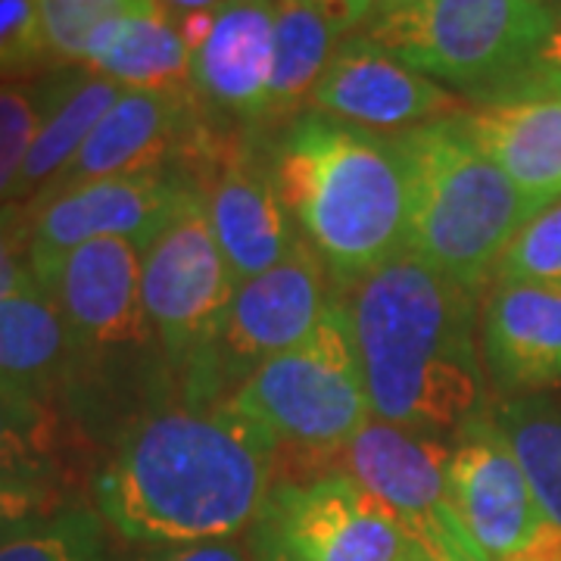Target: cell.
<instances>
[{"instance_id": "16", "label": "cell", "mask_w": 561, "mask_h": 561, "mask_svg": "<svg viewBox=\"0 0 561 561\" xmlns=\"http://www.w3.org/2000/svg\"><path fill=\"white\" fill-rule=\"evenodd\" d=\"M453 440L371 419L334 453V471L368 490L412 540L440 518Z\"/></svg>"}, {"instance_id": "30", "label": "cell", "mask_w": 561, "mask_h": 561, "mask_svg": "<svg viewBox=\"0 0 561 561\" xmlns=\"http://www.w3.org/2000/svg\"><path fill=\"white\" fill-rule=\"evenodd\" d=\"M32 228L35 213L28 203L0 206V300L28 290H44L32 260Z\"/></svg>"}, {"instance_id": "3", "label": "cell", "mask_w": 561, "mask_h": 561, "mask_svg": "<svg viewBox=\"0 0 561 561\" xmlns=\"http://www.w3.org/2000/svg\"><path fill=\"white\" fill-rule=\"evenodd\" d=\"M38 280L76 350L60 412L101 456L131 421L181 397L140 294V247L125 238L88 241Z\"/></svg>"}, {"instance_id": "14", "label": "cell", "mask_w": 561, "mask_h": 561, "mask_svg": "<svg viewBox=\"0 0 561 561\" xmlns=\"http://www.w3.org/2000/svg\"><path fill=\"white\" fill-rule=\"evenodd\" d=\"M446 505L465 534L493 561L512 559L549 522L493 412L468 421L453 437Z\"/></svg>"}, {"instance_id": "10", "label": "cell", "mask_w": 561, "mask_h": 561, "mask_svg": "<svg viewBox=\"0 0 561 561\" xmlns=\"http://www.w3.org/2000/svg\"><path fill=\"white\" fill-rule=\"evenodd\" d=\"M294 561H402L412 537L343 471L275 483L253 527Z\"/></svg>"}, {"instance_id": "23", "label": "cell", "mask_w": 561, "mask_h": 561, "mask_svg": "<svg viewBox=\"0 0 561 561\" xmlns=\"http://www.w3.org/2000/svg\"><path fill=\"white\" fill-rule=\"evenodd\" d=\"M79 434L60 405L0 383V481L66 486V459Z\"/></svg>"}, {"instance_id": "21", "label": "cell", "mask_w": 561, "mask_h": 561, "mask_svg": "<svg viewBox=\"0 0 561 561\" xmlns=\"http://www.w3.org/2000/svg\"><path fill=\"white\" fill-rule=\"evenodd\" d=\"M84 66L122 88H191V47L160 3L106 25L91 41Z\"/></svg>"}, {"instance_id": "36", "label": "cell", "mask_w": 561, "mask_h": 561, "mask_svg": "<svg viewBox=\"0 0 561 561\" xmlns=\"http://www.w3.org/2000/svg\"><path fill=\"white\" fill-rule=\"evenodd\" d=\"M508 561H561V524L549 518L534 534V540L518 549Z\"/></svg>"}, {"instance_id": "11", "label": "cell", "mask_w": 561, "mask_h": 561, "mask_svg": "<svg viewBox=\"0 0 561 561\" xmlns=\"http://www.w3.org/2000/svg\"><path fill=\"white\" fill-rule=\"evenodd\" d=\"M201 194V175L187 165H165L138 175L101 179L69 187L57 197L28 203L35 213L32 260L35 272L81 243L101 238H125L144 250L162 231V225L187 201Z\"/></svg>"}, {"instance_id": "31", "label": "cell", "mask_w": 561, "mask_h": 561, "mask_svg": "<svg viewBox=\"0 0 561 561\" xmlns=\"http://www.w3.org/2000/svg\"><path fill=\"white\" fill-rule=\"evenodd\" d=\"M110 561H253V549H250V537L184 542L119 540L110 549Z\"/></svg>"}, {"instance_id": "12", "label": "cell", "mask_w": 561, "mask_h": 561, "mask_svg": "<svg viewBox=\"0 0 561 561\" xmlns=\"http://www.w3.org/2000/svg\"><path fill=\"white\" fill-rule=\"evenodd\" d=\"M201 194L213 238L234 284L256 278L302 241L280 201L262 135H231L203 169Z\"/></svg>"}, {"instance_id": "27", "label": "cell", "mask_w": 561, "mask_h": 561, "mask_svg": "<svg viewBox=\"0 0 561 561\" xmlns=\"http://www.w3.org/2000/svg\"><path fill=\"white\" fill-rule=\"evenodd\" d=\"M38 119V81H0V206L16 201V184Z\"/></svg>"}, {"instance_id": "35", "label": "cell", "mask_w": 561, "mask_h": 561, "mask_svg": "<svg viewBox=\"0 0 561 561\" xmlns=\"http://www.w3.org/2000/svg\"><path fill=\"white\" fill-rule=\"evenodd\" d=\"M300 3L316 7L328 20L337 22L346 35L362 28L368 22V16H371V7H375V0H300Z\"/></svg>"}, {"instance_id": "41", "label": "cell", "mask_w": 561, "mask_h": 561, "mask_svg": "<svg viewBox=\"0 0 561 561\" xmlns=\"http://www.w3.org/2000/svg\"><path fill=\"white\" fill-rule=\"evenodd\" d=\"M546 7H552V10H561V0H542Z\"/></svg>"}, {"instance_id": "33", "label": "cell", "mask_w": 561, "mask_h": 561, "mask_svg": "<svg viewBox=\"0 0 561 561\" xmlns=\"http://www.w3.org/2000/svg\"><path fill=\"white\" fill-rule=\"evenodd\" d=\"M546 94H561V10H556V20L549 35L537 47L530 66L524 69L518 84L508 91L505 101H518V98H546Z\"/></svg>"}, {"instance_id": "28", "label": "cell", "mask_w": 561, "mask_h": 561, "mask_svg": "<svg viewBox=\"0 0 561 561\" xmlns=\"http://www.w3.org/2000/svg\"><path fill=\"white\" fill-rule=\"evenodd\" d=\"M496 280H530V284L561 287V197L542 206L524 225L522 234L502 256Z\"/></svg>"}, {"instance_id": "20", "label": "cell", "mask_w": 561, "mask_h": 561, "mask_svg": "<svg viewBox=\"0 0 561 561\" xmlns=\"http://www.w3.org/2000/svg\"><path fill=\"white\" fill-rule=\"evenodd\" d=\"M72 365L69 328L44 290L0 300V383L60 405Z\"/></svg>"}, {"instance_id": "13", "label": "cell", "mask_w": 561, "mask_h": 561, "mask_svg": "<svg viewBox=\"0 0 561 561\" xmlns=\"http://www.w3.org/2000/svg\"><path fill=\"white\" fill-rule=\"evenodd\" d=\"M309 110L371 135L397 138L461 106L434 79L402 62L365 28L350 32L316 84Z\"/></svg>"}, {"instance_id": "15", "label": "cell", "mask_w": 561, "mask_h": 561, "mask_svg": "<svg viewBox=\"0 0 561 561\" xmlns=\"http://www.w3.org/2000/svg\"><path fill=\"white\" fill-rule=\"evenodd\" d=\"M278 0H225L191 50V91L221 135H256L275 62Z\"/></svg>"}, {"instance_id": "9", "label": "cell", "mask_w": 561, "mask_h": 561, "mask_svg": "<svg viewBox=\"0 0 561 561\" xmlns=\"http://www.w3.org/2000/svg\"><path fill=\"white\" fill-rule=\"evenodd\" d=\"M234 290L238 284L221 260L203 194H197L140 250L144 306L179 390L209 356Z\"/></svg>"}, {"instance_id": "7", "label": "cell", "mask_w": 561, "mask_h": 561, "mask_svg": "<svg viewBox=\"0 0 561 561\" xmlns=\"http://www.w3.org/2000/svg\"><path fill=\"white\" fill-rule=\"evenodd\" d=\"M231 402L294 453H334L371 419L346 306L324 312L297 346L260 365Z\"/></svg>"}, {"instance_id": "8", "label": "cell", "mask_w": 561, "mask_h": 561, "mask_svg": "<svg viewBox=\"0 0 561 561\" xmlns=\"http://www.w3.org/2000/svg\"><path fill=\"white\" fill-rule=\"evenodd\" d=\"M341 287L319 253L300 241L290 256L234 290L209 356L181 387V400H231L260 365L302 343L337 302Z\"/></svg>"}, {"instance_id": "32", "label": "cell", "mask_w": 561, "mask_h": 561, "mask_svg": "<svg viewBox=\"0 0 561 561\" xmlns=\"http://www.w3.org/2000/svg\"><path fill=\"white\" fill-rule=\"evenodd\" d=\"M72 500L60 483L0 481V542Z\"/></svg>"}, {"instance_id": "38", "label": "cell", "mask_w": 561, "mask_h": 561, "mask_svg": "<svg viewBox=\"0 0 561 561\" xmlns=\"http://www.w3.org/2000/svg\"><path fill=\"white\" fill-rule=\"evenodd\" d=\"M160 7H165L175 20L181 16H191V13H209V10H219L225 0H157Z\"/></svg>"}, {"instance_id": "24", "label": "cell", "mask_w": 561, "mask_h": 561, "mask_svg": "<svg viewBox=\"0 0 561 561\" xmlns=\"http://www.w3.org/2000/svg\"><path fill=\"white\" fill-rule=\"evenodd\" d=\"M493 421L522 461L542 512L561 524V405L540 393L508 397L490 405Z\"/></svg>"}, {"instance_id": "6", "label": "cell", "mask_w": 561, "mask_h": 561, "mask_svg": "<svg viewBox=\"0 0 561 561\" xmlns=\"http://www.w3.org/2000/svg\"><path fill=\"white\" fill-rule=\"evenodd\" d=\"M552 20L542 0H431L412 16L362 28L421 76L483 106L508 98Z\"/></svg>"}, {"instance_id": "37", "label": "cell", "mask_w": 561, "mask_h": 561, "mask_svg": "<svg viewBox=\"0 0 561 561\" xmlns=\"http://www.w3.org/2000/svg\"><path fill=\"white\" fill-rule=\"evenodd\" d=\"M431 0H375L371 7V16L365 25H381V22L402 20V16H412L419 13L421 7H427Z\"/></svg>"}, {"instance_id": "34", "label": "cell", "mask_w": 561, "mask_h": 561, "mask_svg": "<svg viewBox=\"0 0 561 561\" xmlns=\"http://www.w3.org/2000/svg\"><path fill=\"white\" fill-rule=\"evenodd\" d=\"M419 542L434 561H493L486 559L481 546L465 534V527L456 522V515L449 508L421 534Z\"/></svg>"}, {"instance_id": "2", "label": "cell", "mask_w": 561, "mask_h": 561, "mask_svg": "<svg viewBox=\"0 0 561 561\" xmlns=\"http://www.w3.org/2000/svg\"><path fill=\"white\" fill-rule=\"evenodd\" d=\"M341 300L375 419L453 440L490 412L481 297L405 250L343 287Z\"/></svg>"}, {"instance_id": "40", "label": "cell", "mask_w": 561, "mask_h": 561, "mask_svg": "<svg viewBox=\"0 0 561 561\" xmlns=\"http://www.w3.org/2000/svg\"><path fill=\"white\" fill-rule=\"evenodd\" d=\"M402 561H434V559L427 556V549H424L419 540H412V546H409V552H405V559Z\"/></svg>"}, {"instance_id": "17", "label": "cell", "mask_w": 561, "mask_h": 561, "mask_svg": "<svg viewBox=\"0 0 561 561\" xmlns=\"http://www.w3.org/2000/svg\"><path fill=\"white\" fill-rule=\"evenodd\" d=\"M481 359L496 400L561 387V287L496 280L481 306Z\"/></svg>"}, {"instance_id": "25", "label": "cell", "mask_w": 561, "mask_h": 561, "mask_svg": "<svg viewBox=\"0 0 561 561\" xmlns=\"http://www.w3.org/2000/svg\"><path fill=\"white\" fill-rule=\"evenodd\" d=\"M110 527L94 505L69 500L0 542V561H110Z\"/></svg>"}, {"instance_id": "22", "label": "cell", "mask_w": 561, "mask_h": 561, "mask_svg": "<svg viewBox=\"0 0 561 561\" xmlns=\"http://www.w3.org/2000/svg\"><path fill=\"white\" fill-rule=\"evenodd\" d=\"M346 38L341 25L300 0H278L275 10V62L265 103V122L256 135H272L309 110V98L331 57Z\"/></svg>"}, {"instance_id": "4", "label": "cell", "mask_w": 561, "mask_h": 561, "mask_svg": "<svg viewBox=\"0 0 561 561\" xmlns=\"http://www.w3.org/2000/svg\"><path fill=\"white\" fill-rule=\"evenodd\" d=\"M262 138L280 201L341 290L409 250L412 181L397 138L316 110Z\"/></svg>"}, {"instance_id": "1", "label": "cell", "mask_w": 561, "mask_h": 561, "mask_svg": "<svg viewBox=\"0 0 561 561\" xmlns=\"http://www.w3.org/2000/svg\"><path fill=\"white\" fill-rule=\"evenodd\" d=\"M278 440L231 400H172L98 456L91 505L128 542L238 540L260 522Z\"/></svg>"}, {"instance_id": "26", "label": "cell", "mask_w": 561, "mask_h": 561, "mask_svg": "<svg viewBox=\"0 0 561 561\" xmlns=\"http://www.w3.org/2000/svg\"><path fill=\"white\" fill-rule=\"evenodd\" d=\"M54 66H84L106 25L157 7V0H35Z\"/></svg>"}, {"instance_id": "5", "label": "cell", "mask_w": 561, "mask_h": 561, "mask_svg": "<svg viewBox=\"0 0 561 561\" xmlns=\"http://www.w3.org/2000/svg\"><path fill=\"white\" fill-rule=\"evenodd\" d=\"M461 113L397 135V144L412 181L409 250L481 297L537 209L474 144Z\"/></svg>"}, {"instance_id": "18", "label": "cell", "mask_w": 561, "mask_h": 561, "mask_svg": "<svg viewBox=\"0 0 561 561\" xmlns=\"http://www.w3.org/2000/svg\"><path fill=\"white\" fill-rule=\"evenodd\" d=\"M468 135L540 213L561 197V94L471 106Z\"/></svg>"}, {"instance_id": "19", "label": "cell", "mask_w": 561, "mask_h": 561, "mask_svg": "<svg viewBox=\"0 0 561 561\" xmlns=\"http://www.w3.org/2000/svg\"><path fill=\"white\" fill-rule=\"evenodd\" d=\"M41 119L22 165L16 201L32 203L79 157L88 135L122 98V84L88 66H54L38 79Z\"/></svg>"}, {"instance_id": "39", "label": "cell", "mask_w": 561, "mask_h": 561, "mask_svg": "<svg viewBox=\"0 0 561 561\" xmlns=\"http://www.w3.org/2000/svg\"><path fill=\"white\" fill-rule=\"evenodd\" d=\"M250 549H253V561H294L287 552H280L275 542H268L253 530H250Z\"/></svg>"}, {"instance_id": "29", "label": "cell", "mask_w": 561, "mask_h": 561, "mask_svg": "<svg viewBox=\"0 0 561 561\" xmlns=\"http://www.w3.org/2000/svg\"><path fill=\"white\" fill-rule=\"evenodd\" d=\"M54 69L35 0H0V81Z\"/></svg>"}]
</instances>
